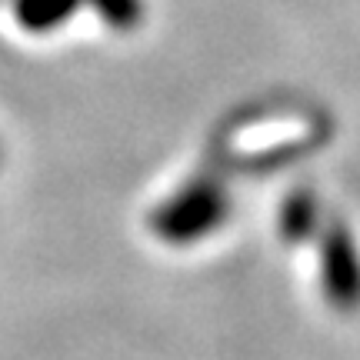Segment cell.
<instances>
[{
  "label": "cell",
  "instance_id": "4",
  "mask_svg": "<svg viewBox=\"0 0 360 360\" xmlns=\"http://www.w3.org/2000/svg\"><path fill=\"white\" fill-rule=\"evenodd\" d=\"M317 227V204L307 191H297L287 197L281 214V231L290 244H300L304 237H310V231Z\"/></svg>",
  "mask_w": 360,
  "mask_h": 360
},
{
  "label": "cell",
  "instance_id": "2",
  "mask_svg": "<svg viewBox=\"0 0 360 360\" xmlns=\"http://www.w3.org/2000/svg\"><path fill=\"white\" fill-rule=\"evenodd\" d=\"M321 283L323 297L337 310L360 307V254L350 240L347 227L334 224L321 244Z\"/></svg>",
  "mask_w": 360,
  "mask_h": 360
},
{
  "label": "cell",
  "instance_id": "1",
  "mask_svg": "<svg viewBox=\"0 0 360 360\" xmlns=\"http://www.w3.org/2000/svg\"><path fill=\"white\" fill-rule=\"evenodd\" d=\"M227 217V193L217 180L197 177L191 180L180 193H174L167 204L157 207L154 214V231L157 237H164L167 244H193L207 237L210 231H217Z\"/></svg>",
  "mask_w": 360,
  "mask_h": 360
},
{
  "label": "cell",
  "instance_id": "5",
  "mask_svg": "<svg viewBox=\"0 0 360 360\" xmlns=\"http://www.w3.org/2000/svg\"><path fill=\"white\" fill-rule=\"evenodd\" d=\"M114 30H134L143 20V0H87Z\"/></svg>",
  "mask_w": 360,
  "mask_h": 360
},
{
  "label": "cell",
  "instance_id": "3",
  "mask_svg": "<svg viewBox=\"0 0 360 360\" xmlns=\"http://www.w3.org/2000/svg\"><path fill=\"white\" fill-rule=\"evenodd\" d=\"M80 4L84 0H17L13 13H17L20 27L30 34H51L77 13Z\"/></svg>",
  "mask_w": 360,
  "mask_h": 360
}]
</instances>
